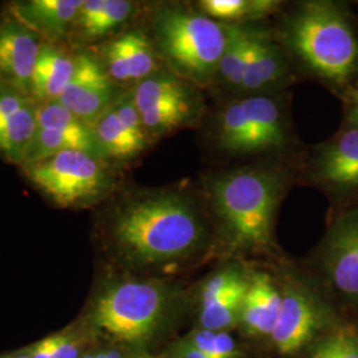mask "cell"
Segmentation results:
<instances>
[{
	"mask_svg": "<svg viewBox=\"0 0 358 358\" xmlns=\"http://www.w3.org/2000/svg\"><path fill=\"white\" fill-rule=\"evenodd\" d=\"M109 234L117 252L137 267L186 260L208 238L202 207L183 189L131 195L115 207Z\"/></svg>",
	"mask_w": 358,
	"mask_h": 358,
	"instance_id": "cell-1",
	"label": "cell"
},
{
	"mask_svg": "<svg viewBox=\"0 0 358 358\" xmlns=\"http://www.w3.org/2000/svg\"><path fill=\"white\" fill-rule=\"evenodd\" d=\"M287 187L288 173L282 167H239L208 179L206 201L231 247L257 252L273 242L275 217Z\"/></svg>",
	"mask_w": 358,
	"mask_h": 358,
	"instance_id": "cell-2",
	"label": "cell"
},
{
	"mask_svg": "<svg viewBox=\"0 0 358 358\" xmlns=\"http://www.w3.org/2000/svg\"><path fill=\"white\" fill-rule=\"evenodd\" d=\"M288 50L309 73L332 90H348L358 78V34L345 8L329 0L300 3L282 31Z\"/></svg>",
	"mask_w": 358,
	"mask_h": 358,
	"instance_id": "cell-3",
	"label": "cell"
},
{
	"mask_svg": "<svg viewBox=\"0 0 358 358\" xmlns=\"http://www.w3.org/2000/svg\"><path fill=\"white\" fill-rule=\"evenodd\" d=\"M154 47L173 73L203 87L214 81L229 43L227 24L217 23L182 4L161 8L154 16Z\"/></svg>",
	"mask_w": 358,
	"mask_h": 358,
	"instance_id": "cell-4",
	"label": "cell"
},
{
	"mask_svg": "<svg viewBox=\"0 0 358 358\" xmlns=\"http://www.w3.org/2000/svg\"><path fill=\"white\" fill-rule=\"evenodd\" d=\"M174 299V289L159 280H117L94 299L90 321L113 340L141 345L165 322Z\"/></svg>",
	"mask_w": 358,
	"mask_h": 358,
	"instance_id": "cell-5",
	"label": "cell"
},
{
	"mask_svg": "<svg viewBox=\"0 0 358 358\" xmlns=\"http://www.w3.org/2000/svg\"><path fill=\"white\" fill-rule=\"evenodd\" d=\"M213 133L217 149L235 157L280 153L291 145L282 103L268 94L235 97L222 106Z\"/></svg>",
	"mask_w": 358,
	"mask_h": 358,
	"instance_id": "cell-6",
	"label": "cell"
},
{
	"mask_svg": "<svg viewBox=\"0 0 358 358\" xmlns=\"http://www.w3.org/2000/svg\"><path fill=\"white\" fill-rule=\"evenodd\" d=\"M103 161L87 152L68 150L26 164L23 170L40 192L68 208L94 203L109 192L112 177Z\"/></svg>",
	"mask_w": 358,
	"mask_h": 358,
	"instance_id": "cell-7",
	"label": "cell"
},
{
	"mask_svg": "<svg viewBox=\"0 0 358 358\" xmlns=\"http://www.w3.org/2000/svg\"><path fill=\"white\" fill-rule=\"evenodd\" d=\"M130 93L149 138L192 127L203 112V97L196 85L176 73L157 72Z\"/></svg>",
	"mask_w": 358,
	"mask_h": 358,
	"instance_id": "cell-8",
	"label": "cell"
},
{
	"mask_svg": "<svg viewBox=\"0 0 358 358\" xmlns=\"http://www.w3.org/2000/svg\"><path fill=\"white\" fill-rule=\"evenodd\" d=\"M282 308L269 338L282 355H294L333 322L331 308L309 285L287 280L282 285Z\"/></svg>",
	"mask_w": 358,
	"mask_h": 358,
	"instance_id": "cell-9",
	"label": "cell"
},
{
	"mask_svg": "<svg viewBox=\"0 0 358 358\" xmlns=\"http://www.w3.org/2000/svg\"><path fill=\"white\" fill-rule=\"evenodd\" d=\"M68 150L87 152L105 159L93 125L59 101L38 105L36 131L23 165Z\"/></svg>",
	"mask_w": 358,
	"mask_h": 358,
	"instance_id": "cell-10",
	"label": "cell"
},
{
	"mask_svg": "<svg viewBox=\"0 0 358 358\" xmlns=\"http://www.w3.org/2000/svg\"><path fill=\"white\" fill-rule=\"evenodd\" d=\"M320 264L333 291L358 301V206L333 219L320 247Z\"/></svg>",
	"mask_w": 358,
	"mask_h": 358,
	"instance_id": "cell-11",
	"label": "cell"
},
{
	"mask_svg": "<svg viewBox=\"0 0 358 358\" xmlns=\"http://www.w3.org/2000/svg\"><path fill=\"white\" fill-rule=\"evenodd\" d=\"M309 176L332 196L358 195V129L345 127L320 143L312 155Z\"/></svg>",
	"mask_w": 358,
	"mask_h": 358,
	"instance_id": "cell-12",
	"label": "cell"
},
{
	"mask_svg": "<svg viewBox=\"0 0 358 358\" xmlns=\"http://www.w3.org/2000/svg\"><path fill=\"white\" fill-rule=\"evenodd\" d=\"M118 97L115 83L103 63L90 55L81 53L76 56L75 73L57 101L93 125Z\"/></svg>",
	"mask_w": 358,
	"mask_h": 358,
	"instance_id": "cell-13",
	"label": "cell"
},
{
	"mask_svg": "<svg viewBox=\"0 0 358 358\" xmlns=\"http://www.w3.org/2000/svg\"><path fill=\"white\" fill-rule=\"evenodd\" d=\"M105 158L127 161L141 154L149 142L131 93H122L93 124Z\"/></svg>",
	"mask_w": 358,
	"mask_h": 358,
	"instance_id": "cell-14",
	"label": "cell"
},
{
	"mask_svg": "<svg viewBox=\"0 0 358 358\" xmlns=\"http://www.w3.org/2000/svg\"><path fill=\"white\" fill-rule=\"evenodd\" d=\"M43 38L13 13L0 20V81L31 96ZM32 97V96H31Z\"/></svg>",
	"mask_w": 358,
	"mask_h": 358,
	"instance_id": "cell-15",
	"label": "cell"
},
{
	"mask_svg": "<svg viewBox=\"0 0 358 358\" xmlns=\"http://www.w3.org/2000/svg\"><path fill=\"white\" fill-rule=\"evenodd\" d=\"M38 103L20 90L0 81V154L23 165L38 124Z\"/></svg>",
	"mask_w": 358,
	"mask_h": 358,
	"instance_id": "cell-16",
	"label": "cell"
},
{
	"mask_svg": "<svg viewBox=\"0 0 358 358\" xmlns=\"http://www.w3.org/2000/svg\"><path fill=\"white\" fill-rule=\"evenodd\" d=\"M105 71L115 83H134L157 73V50L154 43L140 29L127 31L103 47Z\"/></svg>",
	"mask_w": 358,
	"mask_h": 358,
	"instance_id": "cell-17",
	"label": "cell"
},
{
	"mask_svg": "<svg viewBox=\"0 0 358 358\" xmlns=\"http://www.w3.org/2000/svg\"><path fill=\"white\" fill-rule=\"evenodd\" d=\"M287 62L279 47L266 35L252 32L238 97L267 94V90L287 80Z\"/></svg>",
	"mask_w": 358,
	"mask_h": 358,
	"instance_id": "cell-18",
	"label": "cell"
},
{
	"mask_svg": "<svg viewBox=\"0 0 358 358\" xmlns=\"http://www.w3.org/2000/svg\"><path fill=\"white\" fill-rule=\"evenodd\" d=\"M282 299V287L268 273H251L239 325L251 336L269 337L280 313Z\"/></svg>",
	"mask_w": 358,
	"mask_h": 358,
	"instance_id": "cell-19",
	"label": "cell"
},
{
	"mask_svg": "<svg viewBox=\"0 0 358 358\" xmlns=\"http://www.w3.org/2000/svg\"><path fill=\"white\" fill-rule=\"evenodd\" d=\"M84 0H27L15 3L13 16L41 38L55 43L72 32Z\"/></svg>",
	"mask_w": 358,
	"mask_h": 358,
	"instance_id": "cell-20",
	"label": "cell"
},
{
	"mask_svg": "<svg viewBox=\"0 0 358 358\" xmlns=\"http://www.w3.org/2000/svg\"><path fill=\"white\" fill-rule=\"evenodd\" d=\"M76 56L44 41L32 77L31 96L38 103L57 101L75 73Z\"/></svg>",
	"mask_w": 358,
	"mask_h": 358,
	"instance_id": "cell-21",
	"label": "cell"
},
{
	"mask_svg": "<svg viewBox=\"0 0 358 358\" xmlns=\"http://www.w3.org/2000/svg\"><path fill=\"white\" fill-rule=\"evenodd\" d=\"M133 11L128 0H84L72 31L81 43L96 41L128 22Z\"/></svg>",
	"mask_w": 358,
	"mask_h": 358,
	"instance_id": "cell-22",
	"label": "cell"
},
{
	"mask_svg": "<svg viewBox=\"0 0 358 358\" xmlns=\"http://www.w3.org/2000/svg\"><path fill=\"white\" fill-rule=\"evenodd\" d=\"M227 29L229 43L217 65V76L214 81L226 90H235L238 94L254 31L242 24H227Z\"/></svg>",
	"mask_w": 358,
	"mask_h": 358,
	"instance_id": "cell-23",
	"label": "cell"
},
{
	"mask_svg": "<svg viewBox=\"0 0 358 358\" xmlns=\"http://www.w3.org/2000/svg\"><path fill=\"white\" fill-rule=\"evenodd\" d=\"M247 287L248 282L230 294L199 307V327L214 332H229L239 325Z\"/></svg>",
	"mask_w": 358,
	"mask_h": 358,
	"instance_id": "cell-24",
	"label": "cell"
},
{
	"mask_svg": "<svg viewBox=\"0 0 358 358\" xmlns=\"http://www.w3.org/2000/svg\"><path fill=\"white\" fill-rule=\"evenodd\" d=\"M198 10L223 24H239V22L264 16L262 0H202L198 3Z\"/></svg>",
	"mask_w": 358,
	"mask_h": 358,
	"instance_id": "cell-25",
	"label": "cell"
},
{
	"mask_svg": "<svg viewBox=\"0 0 358 358\" xmlns=\"http://www.w3.org/2000/svg\"><path fill=\"white\" fill-rule=\"evenodd\" d=\"M312 358H358V331L352 325L333 329L316 343Z\"/></svg>",
	"mask_w": 358,
	"mask_h": 358,
	"instance_id": "cell-26",
	"label": "cell"
},
{
	"mask_svg": "<svg viewBox=\"0 0 358 358\" xmlns=\"http://www.w3.org/2000/svg\"><path fill=\"white\" fill-rule=\"evenodd\" d=\"M210 358H241L236 343L229 332H214L199 328L180 340Z\"/></svg>",
	"mask_w": 358,
	"mask_h": 358,
	"instance_id": "cell-27",
	"label": "cell"
},
{
	"mask_svg": "<svg viewBox=\"0 0 358 358\" xmlns=\"http://www.w3.org/2000/svg\"><path fill=\"white\" fill-rule=\"evenodd\" d=\"M52 345L57 358H78V348L76 344L65 336L51 337Z\"/></svg>",
	"mask_w": 358,
	"mask_h": 358,
	"instance_id": "cell-28",
	"label": "cell"
},
{
	"mask_svg": "<svg viewBox=\"0 0 358 358\" xmlns=\"http://www.w3.org/2000/svg\"><path fill=\"white\" fill-rule=\"evenodd\" d=\"M158 358H210L201 350L187 345L179 340L177 344L171 346L161 357Z\"/></svg>",
	"mask_w": 358,
	"mask_h": 358,
	"instance_id": "cell-29",
	"label": "cell"
},
{
	"mask_svg": "<svg viewBox=\"0 0 358 358\" xmlns=\"http://www.w3.org/2000/svg\"><path fill=\"white\" fill-rule=\"evenodd\" d=\"M31 358H57L52 345L51 337L40 341L29 350Z\"/></svg>",
	"mask_w": 358,
	"mask_h": 358,
	"instance_id": "cell-30",
	"label": "cell"
},
{
	"mask_svg": "<svg viewBox=\"0 0 358 358\" xmlns=\"http://www.w3.org/2000/svg\"><path fill=\"white\" fill-rule=\"evenodd\" d=\"M346 127L358 129V90L350 92V103L346 110Z\"/></svg>",
	"mask_w": 358,
	"mask_h": 358,
	"instance_id": "cell-31",
	"label": "cell"
},
{
	"mask_svg": "<svg viewBox=\"0 0 358 358\" xmlns=\"http://www.w3.org/2000/svg\"><path fill=\"white\" fill-rule=\"evenodd\" d=\"M97 358H124V356L115 350H108V352H101V353H96Z\"/></svg>",
	"mask_w": 358,
	"mask_h": 358,
	"instance_id": "cell-32",
	"label": "cell"
},
{
	"mask_svg": "<svg viewBox=\"0 0 358 358\" xmlns=\"http://www.w3.org/2000/svg\"><path fill=\"white\" fill-rule=\"evenodd\" d=\"M8 358H31V356L29 355H19V356H13V357Z\"/></svg>",
	"mask_w": 358,
	"mask_h": 358,
	"instance_id": "cell-33",
	"label": "cell"
},
{
	"mask_svg": "<svg viewBox=\"0 0 358 358\" xmlns=\"http://www.w3.org/2000/svg\"><path fill=\"white\" fill-rule=\"evenodd\" d=\"M81 358H97L96 357V355H88V356H84V357Z\"/></svg>",
	"mask_w": 358,
	"mask_h": 358,
	"instance_id": "cell-34",
	"label": "cell"
}]
</instances>
